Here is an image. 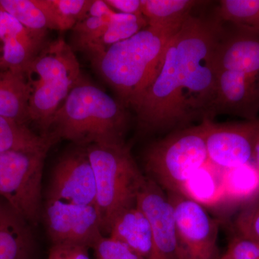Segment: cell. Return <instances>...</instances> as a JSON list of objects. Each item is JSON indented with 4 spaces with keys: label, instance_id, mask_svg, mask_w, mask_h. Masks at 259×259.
<instances>
[{
    "label": "cell",
    "instance_id": "cell-1",
    "mask_svg": "<svg viewBox=\"0 0 259 259\" xmlns=\"http://www.w3.org/2000/svg\"><path fill=\"white\" fill-rule=\"evenodd\" d=\"M127 124L125 105L81 76L42 135L79 145L124 144Z\"/></svg>",
    "mask_w": 259,
    "mask_h": 259
},
{
    "label": "cell",
    "instance_id": "cell-2",
    "mask_svg": "<svg viewBox=\"0 0 259 259\" xmlns=\"http://www.w3.org/2000/svg\"><path fill=\"white\" fill-rule=\"evenodd\" d=\"M178 30L148 25L90 61L120 102L134 108L152 82L166 48Z\"/></svg>",
    "mask_w": 259,
    "mask_h": 259
},
{
    "label": "cell",
    "instance_id": "cell-3",
    "mask_svg": "<svg viewBox=\"0 0 259 259\" xmlns=\"http://www.w3.org/2000/svg\"><path fill=\"white\" fill-rule=\"evenodd\" d=\"M225 34L220 20L191 15L177 32L182 59V104L187 123L203 120L215 90L214 53Z\"/></svg>",
    "mask_w": 259,
    "mask_h": 259
},
{
    "label": "cell",
    "instance_id": "cell-4",
    "mask_svg": "<svg viewBox=\"0 0 259 259\" xmlns=\"http://www.w3.org/2000/svg\"><path fill=\"white\" fill-rule=\"evenodd\" d=\"M86 151L95 173L100 229L104 236H109L117 215L136 205L146 177L125 144H93Z\"/></svg>",
    "mask_w": 259,
    "mask_h": 259
},
{
    "label": "cell",
    "instance_id": "cell-5",
    "mask_svg": "<svg viewBox=\"0 0 259 259\" xmlns=\"http://www.w3.org/2000/svg\"><path fill=\"white\" fill-rule=\"evenodd\" d=\"M29 91V120L45 128L81 78L71 46L62 37L47 44L24 73Z\"/></svg>",
    "mask_w": 259,
    "mask_h": 259
},
{
    "label": "cell",
    "instance_id": "cell-6",
    "mask_svg": "<svg viewBox=\"0 0 259 259\" xmlns=\"http://www.w3.org/2000/svg\"><path fill=\"white\" fill-rule=\"evenodd\" d=\"M208 162L202 122L171 131L144 155L147 177L166 193H182L187 181Z\"/></svg>",
    "mask_w": 259,
    "mask_h": 259
},
{
    "label": "cell",
    "instance_id": "cell-7",
    "mask_svg": "<svg viewBox=\"0 0 259 259\" xmlns=\"http://www.w3.org/2000/svg\"><path fill=\"white\" fill-rule=\"evenodd\" d=\"M182 78L176 32L166 48L152 82L133 108L141 131L163 132L188 127L182 104Z\"/></svg>",
    "mask_w": 259,
    "mask_h": 259
},
{
    "label": "cell",
    "instance_id": "cell-8",
    "mask_svg": "<svg viewBox=\"0 0 259 259\" xmlns=\"http://www.w3.org/2000/svg\"><path fill=\"white\" fill-rule=\"evenodd\" d=\"M47 153L0 152V198L30 225L38 223Z\"/></svg>",
    "mask_w": 259,
    "mask_h": 259
},
{
    "label": "cell",
    "instance_id": "cell-9",
    "mask_svg": "<svg viewBox=\"0 0 259 259\" xmlns=\"http://www.w3.org/2000/svg\"><path fill=\"white\" fill-rule=\"evenodd\" d=\"M173 206L179 259H218V223L202 204L181 193H166Z\"/></svg>",
    "mask_w": 259,
    "mask_h": 259
},
{
    "label": "cell",
    "instance_id": "cell-10",
    "mask_svg": "<svg viewBox=\"0 0 259 259\" xmlns=\"http://www.w3.org/2000/svg\"><path fill=\"white\" fill-rule=\"evenodd\" d=\"M209 161L227 170L251 163L259 138V120L215 123L202 121Z\"/></svg>",
    "mask_w": 259,
    "mask_h": 259
},
{
    "label": "cell",
    "instance_id": "cell-11",
    "mask_svg": "<svg viewBox=\"0 0 259 259\" xmlns=\"http://www.w3.org/2000/svg\"><path fill=\"white\" fill-rule=\"evenodd\" d=\"M45 218L53 244L75 243L93 248L104 236L95 206H78L47 199Z\"/></svg>",
    "mask_w": 259,
    "mask_h": 259
},
{
    "label": "cell",
    "instance_id": "cell-12",
    "mask_svg": "<svg viewBox=\"0 0 259 259\" xmlns=\"http://www.w3.org/2000/svg\"><path fill=\"white\" fill-rule=\"evenodd\" d=\"M96 182L87 151L67 153L56 163L48 199L78 206H95Z\"/></svg>",
    "mask_w": 259,
    "mask_h": 259
},
{
    "label": "cell",
    "instance_id": "cell-13",
    "mask_svg": "<svg viewBox=\"0 0 259 259\" xmlns=\"http://www.w3.org/2000/svg\"><path fill=\"white\" fill-rule=\"evenodd\" d=\"M136 204L147 218L152 232L151 259H179L175 211L166 192L146 177Z\"/></svg>",
    "mask_w": 259,
    "mask_h": 259
},
{
    "label": "cell",
    "instance_id": "cell-14",
    "mask_svg": "<svg viewBox=\"0 0 259 259\" xmlns=\"http://www.w3.org/2000/svg\"><path fill=\"white\" fill-rule=\"evenodd\" d=\"M259 113V81L234 71H217L215 90L204 120L216 116H238L256 120Z\"/></svg>",
    "mask_w": 259,
    "mask_h": 259
},
{
    "label": "cell",
    "instance_id": "cell-15",
    "mask_svg": "<svg viewBox=\"0 0 259 259\" xmlns=\"http://www.w3.org/2000/svg\"><path fill=\"white\" fill-rule=\"evenodd\" d=\"M46 35L35 33L0 8V71L25 73L45 47Z\"/></svg>",
    "mask_w": 259,
    "mask_h": 259
},
{
    "label": "cell",
    "instance_id": "cell-16",
    "mask_svg": "<svg viewBox=\"0 0 259 259\" xmlns=\"http://www.w3.org/2000/svg\"><path fill=\"white\" fill-rule=\"evenodd\" d=\"M236 27L224 34L214 53L216 69L234 71L259 81V32Z\"/></svg>",
    "mask_w": 259,
    "mask_h": 259
},
{
    "label": "cell",
    "instance_id": "cell-17",
    "mask_svg": "<svg viewBox=\"0 0 259 259\" xmlns=\"http://www.w3.org/2000/svg\"><path fill=\"white\" fill-rule=\"evenodd\" d=\"M108 237L125 245L143 258L151 259L152 256L153 242L151 226L137 204L117 215L112 223Z\"/></svg>",
    "mask_w": 259,
    "mask_h": 259
},
{
    "label": "cell",
    "instance_id": "cell-18",
    "mask_svg": "<svg viewBox=\"0 0 259 259\" xmlns=\"http://www.w3.org/2000/svg\"><path fill=\"white\" fill-rule=\"evenodd\" d=\"M29 226L0 198V259H28L32 245Z\"/></svg>",
    "mask_w": 259,
    "mask_h": 259
},
{
    "label": "cell",
    "instance_id": "cell-19",
    "mask_svg": "<svg viewBox=\"0 0 259 259\" xmlns=\"http://www.w3.org/2000/svg\"><path fill=\"white\" fill-rule=\"evenodd\" d=\"M29 91L25 74L0 71V116L25 124L29 122Z\"/></svg>",
    "mask_w": 259,
    "mask_h": 259
},
{
    "label": "cell",
    "instance_id": "cell-20",
    "mask_svg": "<svg viewBox=\"0 0 259 259\" xmlns=\"http://www.w3.org/2000/svg\"><path fill=\"white\" fill-rule=\"evenodd\" d=\"M205 2L195 0H141L148 26L180 29L194 8Z\"/></svg>",
    "mask_w": 259,
    "mask_h": 259
},
{
    "label": "cell",
    "instance_id": "cell-21",
    "mask_svg": "<svg viewBox=\"0 0 259 259\" xmlns=\"http://www.w3.org/2000/svg\"><path fill=\"white\" fill-rule=\"evenodd\" d=\"M54 142L50 136L35 134L25 124L0 116V152L47 153Z\"/></svg>",
    "mask_w": 259,
    "mask_h": 259
},
{
    "label": "cell",
    "instance_id": "cell-22",
    "mask_svg": "<svg viewBox=\"0 0 259 259\" xmlns=\"http://www.w3.org/2000/svg\"><path fill=\"white\" fill-rule=\"evenodd\" d=\"M147 26V21L143 15L115 13L100 36L83 48L81 52L91 59L102 54L114 44L132 37Z\"/></svg>",
    "mask_w": 259,
    "mask_h": 259
},
{
    "label": "cell",
    "instance_id": "cell-23",
    "mask_svg": "<svg viewBox=\"0 0 259 259\" xmlns=\"http://www.w3.org/2000/svg\"><path fill=\"white\" fill-rule=\"evenodd\" d=\"M213 167L209 161L187 181L181 194L202 205L225 198L223 171L219 175V171H214Z\"/></svg>",
    "mask_w": 259,
    "mask_h": 259
},
{
    "label": "cell",
    "instance_id": "cell-24",
    "mask_svg": "<svg viewBox=\"0 0 259 259\" xmlns=\"http://www.w3.org/2000/svg\"><path fill=\"white\" fill-rule=\"evenodd\" d=\"M51 24L52 30L73 29L86 18L93 0H35Z\"/></svg>",
    "mask_w": 259,
    "mask_h": 259
},
{
    "label": "cell",
    "instance_id": "cell-25",
    "mask_svg": "<svg viewBox=\"0 0 259 259\" xmlns=\"http://www.w3.org/2000/svg\"><path fill=\"white\" fill-rule=\"evenodd\" d=\"M225 197L247 200L259 193V171L251 163L223 171Z\"/></svg>",
    "mask_w": 259,
    "mask_h": 259
},
{
    "label": "cell",
    "instance_id": "cell-26",
    "mask_svg": "<svg viewBox=\"0 0 259 259\" xmlns=\"http://www.w3.org/2000/svg\"><path fill=\"white\" fill-rule=\"evenodd\" d=\"M0 8L35 33L46 35L51 30L49 19L35 0H0Z\"/></svg>",
    "mask_w": 259,
    "mask_h": 259
},
{
    "label": "cell",
    "instance_id": "cell-27",
    "mask_svg": "<svg viewBox=\"0 0 259 259\" xmlns=\"http://www.w3.org/2000/svg\"><path fill=\"white\" fill-rule=\"evenodd\" d=\"M218 20L259 32V0H222Z\"/></svg>",
    "mask_w": 259,
    "mask_h": 259
},
{
    "label": "cell",
    "instance_id": "cell-28",
    "mask_svg": "<svg viewBox=\"0 0 259 259\" xmlns=\"http://www.w3.org/2000/svg\"><path fill=\"white\" fill-rule=\"evenodd\" d=\"M96 259H146L136 254L125 245L102 236L94 246Z\"/></svg>",
    "mask_w": 259,
    "mask_h": 259
},
{
    "label": "cell",
    "instance_id": "cell-29",
    "mask_svg": "<svg viewBox=\"0 0 259 259\" xmlns=\"http://www.w3.org/2000/svg\"><path fill=\"white\" fill-rule=\"evenodd\" d=\"M227 252L232 259H259V248L256 242L244 236L232 240Z\"/></svg>",
    "mask_w": 259,
    "mask_h": 259
},
{
    "label": "cell",
    "instance_id": "cell-30",
    "mask_svg": "<svg viewBox=\"0 0 259 259\" xmlns=\"http://www.w3.org/2000/svg\"><path fill=\"white\" fill-rule=\"evenodd\" d=\"M89 248L75 243L53 244L49 259H90Z\"/></svg>",
    "mask_w": 259,
    "mask_h": 259
},
{
    "label": "cell",
    "instance_id": "cell-31",
    "mask_svg": "<svg viewBox=\"0 0 259 259\" xmlns=\"http://www.w3.org/2000/svg\"><path fill=\"white\" fill-rule=\"evenodd\" d=\"M115 13L143 15L141 0H105Z\"/></svg>",
    "mask_w": 259,
    "mask_h": 259
},
{
    "label": "cell",
    "instance_id": "cell-32",
    "mask_svg": "<svg viewBox=\"0 0 259 259\" xmlns=\"http://www.w3.org/2000/svg\"><path fill=\"white\" fill-rule=\"evenodd\" d=\"M244 236L259 240V207L250 214L246 223L242 226Z\"/></svg>",
    "mask_w": 259,
    "mask_h": 259
},
{
    "label": "cell",
    "instance_id": "cell-33",
    "mask_svg": "<svg viewBox=\"0 0 259 259\" xmlns=\"http://www.w3.org/2000/svg\"><path fill=\"white\" fill-rule=\"evenodd\" d=\"M114 13L115 12L109 7L105 0H93L87 16L104 17L111 15Z\"/></svg>",
    "mask_w": 259,
    "mask_h": 259
},
{
    "label": "cell",
    "instance_id": "cell-34",
    "mask_svg": "<svg viewBox=\"0 0 259 259\" xmlns=\"http://www.w3.org/2000/svg\"><path fill=\"white\" fill-rule=\"evenodd\" d=\"M253 161H254V165L256 167L257 169L259 171V138L255 144L254 153H253Z\"/></svg>",
    "mask_w": 259,
    "mask_h": 259
},
{
    "label": "cell",
    "instance_id": "cell-35",
    "mask_svg": "<svg viewBox=\"0 0 259 259\" xmlns=\"http://www.w3.org/2000/svg\"><path fill=\"white\" fill-rule=\"evenodd\" d=\"M219 259H232V258L229 253H228V252H226V254L223 255V256Z\"/></svg>",
    "mask_w": 259,
    "mask_h": 259
},
{
    "label": "cell",
    "instance_id": "cell-36",
    "mask_svg": "<svg viewBox=\"0 0 259 259\" xmlns=\"http://www.w3.org/2000/svg\"><path fill=\"white\" fill-rule=\"evenodd\" d=\"M252 239H253V238H252ZM253 240H255V242H256L257 245H258V246L259 248V240H257V239H253Z\"/></svg>",
    "mask_w": 259,
    "mask_h": 259
}]
</instances>
